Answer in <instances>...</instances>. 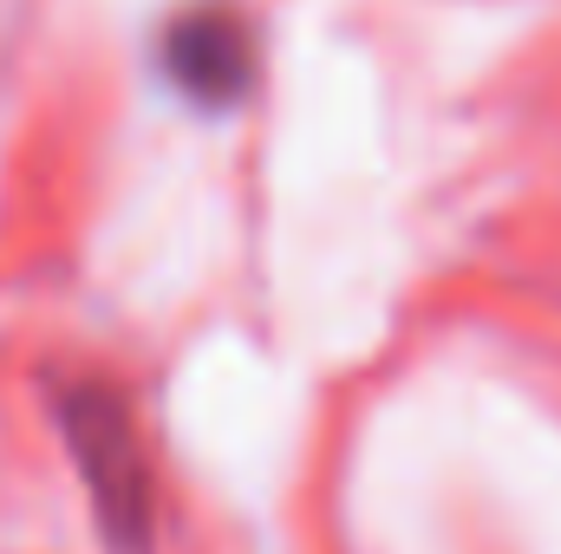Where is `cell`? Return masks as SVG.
I'll return each mask as SVG.
<instances>
[{
  "instance_id": "7a4b0ae2",
  "label": "cell",
  "mask_w": 561,
  "mask_h": 554,
  "mask_svg": "<svg viewBox=\"0 0 561 554\" xmlns=\"http://www.w3.org/2000/svg\"><path fill=\"white\" fill-rule=\"evenodd\" d=\"M163 79L203 112H229L255 79V39L229 7H190L163 26Z\"/></svg>"
},
{
  "instance_id": "6da1fadb",
  "label": "cell",
  "mask_w": 561,
  "mask_h": 554,
  "mask_svg": "<svg viewBox=\"0 0 561 554\" xmlns=\"http://www.w3.org/2000/svg\"><path fill=\"white\" fill-rule=\"evenodd\" d=\"M66 443L99 496V516L112 522V535L144 542V522H150V496H144V463L138 443H131V417L112 405V392H92V385H72L66 392Z\"/></svg>"
}]
</instances>
